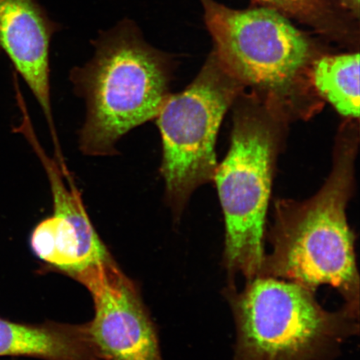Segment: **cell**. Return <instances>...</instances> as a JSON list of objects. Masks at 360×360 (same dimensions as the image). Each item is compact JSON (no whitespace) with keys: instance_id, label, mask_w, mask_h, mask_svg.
Listing matches in <instances>:
<instances>
[{"instance_id":"ba28073f","label":"cell","mask_w":360,"mask_h":360,"mask_svg":"<svg viewBox=\"0 0 360 360\" xmlns=\"http://www.w3.org/2000/svg\"><path fill=\"white\" fill-rule=\"evenodd\" d=\"M34 150L51 186L53 214L36 225L31 248L49 267L74 278L111 255L89 217L73 176L65 178L56 160L46 155L42 146Z\"/></svg>"},{"instance_id":"52a82bcc","label":"cell","mask_w":360,"mask_h":360,"mask_svg":"<svg viewBox=\"0 0 360 360\" xmlns=\"http://www.w3.org/2000/svg\"><path fill=\"white\" fill-rule=\"evenodd\" d=\"M74 278L92 296L94 316L87 326L101 360H163L155 327L137 287L112 257Z\"/></svg>"},{"instance_id":"277c9868","label":"cell","mask_w":360,"mask_h":360,"mask_svg":"<svg viewBox=\"0 0 360 360\" xmlns=\"http://www.w3.org/2000/svg\"><path fill=\"white\" fill-rule=\"evenodd\" d=\"M224 294L236 328L233 360H333L359 333V314L328 311L299 283L257 276Z\"/></svg>"},{"instance_id":"5b68a950","label":"cell","mask_w":360,"mask_h":360,"mask_svg":"<svg viewBox=\"0 0 360 360\" xmlns=\"http://www.w3.org/2000/svg\"><path fill=\"white\" fill-rule=\"evenodd\" d=\"M214 53L245 86L276 102L288 112L306 94L315 49L307 36L274 8L235 10L202 0Z\"/></svg>"},{"instance_id":"30bf717a","label":"cell","mask_w":360,"mask_h":360,"mask_svg":"<svg viewBox=\"0 0 360 360\" xmlns=\"http://www.w3.org/2000/svg\"><path fill=\"white\" fill-rule=\"evenodd\" d=\"M0 356L44 360H101L87 325H22L0 318Z\"/></svg>"},{"instance_id":"8fae6325","label":"cell","mask_w":360,"mask_h":360,"mask_svg":"<svg viewBox=\"0 0 360 360\" xmlns=\"http://www.w3.org/2000/svg\"><path fill=\"white\" fill-rule=\"evenodd\" d=\"M310 80L340 114L350 119L359 118V53L317 57L310 70Z\"/></svg>"},{"instance_id":"6da1fadb","label":"cell","mask_w":360,"mask_h":360,"mask_svg":"<svg viewBox=\"0 0 360 360\" xmlns=\"http://www.w3.org/2000/svg\"><path fill=\"white\" fill-rule=\"evenodd\" d=\"M358 129L346 124L337 139L334 166L316 195L304 201L278 200L259 276L299 283L315 291L334 288L344 306L359 314V276L354 233L346 210L352 195Z\"/></svg>"},{"instance_id":"3957f363","label":"cell","mask_w":360,"mask_h":360,"mask_svg":"<svg viewBox=\"0 0 360 360\" xmlns=\"http://www.w3.org/2000/svg\"><path fill=\"white\" fill-rule=\"evenodd\" d=\"M236 100L231 146L214 179L225 221L229 283L259 276L273 170L288 112L258 93Z\"/></svg>"},{"instance_id":"4fadbf2b","label":"cell","mask_w":360,"mask_h":360,"mask_svg":"<svg viewBox=\"0 0 360 360\" xmlns=\"http://www.w3.org/2000/svg\"><path fill=\"white\" fill-rule=\"evenodd\" d=\"M342 10L347 12L349 15L356 18H359L360 0H335Z\"/></svg>"},{"instance_id":"7a4b0ae2","label":"cell","mask_w":360,"mask_h":360,"mask_svg":"<svg viewBox=\"0 0 360 360\" xmlns=\"http://www.w3.org/2000/svg\"><path fill=\"white\" fill-rule=\"evenodd\" d=\"M94 46L91 60L70 75L86 106L79 147L84 155L112 156L125 134L155 120L170 94L173 63L131 20L100 34Z\"/></svg>"},{"instance_id":"9c48e42d","label":"cell","mask_w":360,"mask_h":360,"mask_svg":"<svg viewBox=\"0 0 360 360\" xmlns=\"http://www.w3.org/2000/svg\"><path fill=\"white\" fill-rule=\"evenodd\" d=\"M57 28L37 0H0V49L41 107L56 159L62 160L64 156L53 117L49 79V46Z\"/></svg>"},{"instance_id":"8992f818","label":"cell","mask_w":360,"mask_h":360,"mask_svg":"<svg viewBox=\"0 0 360 360\" xmlns=\"http://www.w3.org/2000/svg\"><path fill=\"white\" fill-rule=\"evenodd\" d=\"M211 55L183 91L165 98L155 118L165 200L179 217L193 191L214 176L215 142L225 112L244 88Z\"/></svg>"},{"instance_id":"7c38bea8","label":"cell","mask_w":360,"mask_h":360,"mask_svg":"<svg viewBox=\"0 0 360 360\" xmlns=\"http://www.w3.org/2000/svg\"><path fill=\"white\" fill-rule=\"evenodd\" d=\"M287 17L307 25L319 34L336 41L354 44L359 40L354 18L333 0H255Z\"/></svg>"}]
</instances>
